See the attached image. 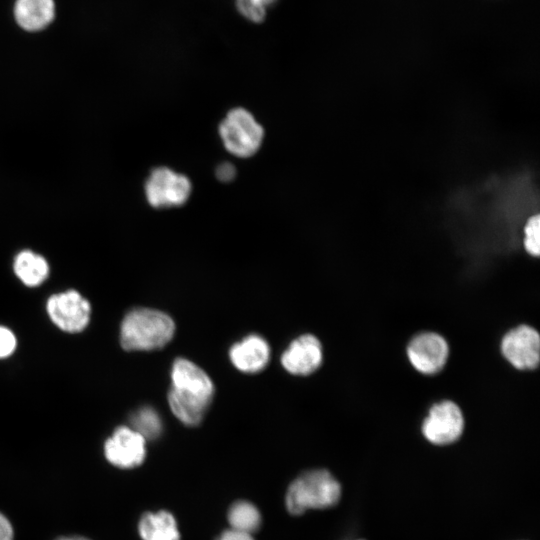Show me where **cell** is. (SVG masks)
<instances>
[{"instance_id": "5bb4252c", "label": "cell", "mask_w": 540, "mask_h": 540, "mask_svg": "<svg viewBox=\"0 0 540 540\" xmlns=\"http://www.w3.org/2000/svg\"><path fill=\"white\" fill-rule=\"evenodd\" d=\"M138 532L142 540H180L176 519L166 510L143 514Z\"/></svg>"}, {"instance_id": "e0dca14e", "label": "cell", "mask_w": 540, "mask_h": 540, "mask_svg": "<svg viewBox=\"0 0 540 540\" xmlns=\"http://www.w3.org/2000/svg\"><path fill=\"white\" fill-rule=\"evenodd\" d=\"M130 422L132 429L139 433L145 440L158 438L163 430L162 421L158 413L150 407H142L135 411Z\"/></svg>"}, {"instance_id": "30bf717a", "label": "cell", "mask_w": 540, "mask_h": 540, "mask_svg": "<svg viewBox=\"0 0 540 540\" xmlns=\"http://www.w3.org/2000/svg\"><path fill=\"white\" fill-rule=\"evenodd\" d=\"M146 440L126 426L116 428L104 444L106 459L114 466L129 469L142 464L146 456Z\"/></svg>"}, {"instance_id": "603a6c76", "label": "cell", "mask_w": 540, "mask_h": 540, "mask_svg": "<svg viewBox=\"0 0 540 540\" xmlns=\"http://www.w3.org/2000/svg\"><path fill=\"white\" fill-rule=\"evenodd\" d=\"M13 529L8 519L0 513V540H12Z\"/></svg>"}, {"instance_id": "d6986e66", "label": "cell", "mask_w": 540, "mask_h": 540, "mask_svg": "<svg viewBox=\"0 0 540 540\" xmlns=\"http://www.w3.org/2000/svg\"><path fill=\"white\" fill-rule=\"evenodd\" d=\"M539 231V218L535 216L528 221L525 227L524 240L525 249L532 256H538L540 252Z\"/></svg>"}, {"instance_id": "277c9868", "label": "cell", "mask_w": 540, "mask_h": 540, "mask_svg": "<svg viewBox=\"0 0 540 540\" xmlns=\"http://www.w3.org/2000/svg\"><path fill=\"white\" fill-rule=\"evenodd\" d=\"M219 135L228 152L247 158L259 150L264 130L249 111L238 107L231 109L220 122Z\"/></svg>"}, {"instance_id": "9a60e30c", "label": "cell", "mask_w": 540, "mask_h": 540, "mask_svg": "<svg viewBox=\"0 0 540 540\" xmlns=\"http://www.w3.org/2000/svg\"><path fill=\"white\" fill-rule=\"evenodd\" d=\"M13 269L23 284L35 287L43 283L49 274V265L44 257L24 250L14 259Z\"/></svg>"}, {"instance_id": "ac0fdd59", "label": "cell", "mask_w": 540, "mask_h": 540, "mask_svg": "<svg viewBox=\"0 0 540 540\" xmlns=\"http://www.w3.org/2000/svg\"><path fill=\"white\" fill-rule=\"evenodd\" d=\"M278 0H234L236 10L246 20L252 23H261L266 17L269 9Z\"/></svg>"}, {"instance_id": "9c48e42d", "label": "cell", "mask_w": 540, "mask_h": 540, "mask_svg": "<svg viewBox=\"0 0 540 540\" xmlns=\"http://www.w3.org/2000/svg\"><path fill=\"white\" fill-rule=\"evenodd\" d=\"M46 311L59 329L77 333L88 325L91 305L78 291L67 290L50 296L46 303Z\"/></svg>"}, {"instance_id": "52a82bcc", "label": "cell", "mask_w": 540, "mask_h": 540, "mask_svg": "<svg viewBox=\"0 0 540 540\" xmlns=\"http://www.w3.org/2000/svg\"><path fill=\"white\" fill-rule=\"evenodd\" d=\"M500 354L513 369L532 371L540 363V335L529 324H518L510 328L500 341Z\"/></svg>"}, {"instance_id": "ba28073f", "label": "cell", "mask_w": 540, "mask_h": 540, "mask_svg": "<svg viewBox=\"0 0 540 540\" xmlns=\"http://www.w3.org/2000/svg\"><path fill=\"white\" fill-rule=\"evenodd\" d=\"M191 190V182L187 176L167 167L153 169L145 183L147 201L157 209L184 205Z\"/></svg>"}, {"instance_id": "8992f818", "label": "cell", "mask_w": 540, "mask_h": 540, "mask_svg": "<svg viewBox=\"0 0 540 540\" xmlns=\"http://www.w3.org/2000/svg\"><path fill=\"white\" fill-rule=\"evenodd\" d=\"M405 355L410 366L424 376L441 372L446 366L450 347L440 333L425 330L416 333L408 341Z\"/></svg>"}, {"instance_id": "cb8c5ba5", "label": "cell", "mask_w": 540, "mask_h": 540, "mask_svg": "<svg viewBox=\"0 0 540 540\" xmlns=\"http://www.w3.org/2000/svg\"><path fill=\"white\" fill-rule=\"evenodd\" d=\"M57 540H89V539L80 537V536H73V537H60Z\"/></svg>"}, {"instance_id": "8fae6325", "label": "cell", "mask_w": 540, "mask_h": 540, "mask_svg": "<svg viewBox=\"0 0 540 540\" xmlns=\"http://www.w3.org/2000/svg\"><path fill=\"white\" fill-rule=\"evenodd\" d=\"M323 350L319 339L312 334L296 338L281 356L282 366L291 374L307 376L322 364Z\"/></svg>"}, {"instance_id": "4fadbf2b", "label": "cell", "mask_w": 540, "mask_h": 540, "mask_svg": "<svg viewBox=\"0 0 540 540\" xmlns=\"http://www.w3.org/2000/svg\"><path fill=\"white\" fill-rule=\"evenodd\" d=\"M229 356L238 370L255 373L261 371L267 365L270 348L262 337L253 334L235 343L230 348Z\"/></svg>"}, {"instance_id": "44dd1931", "label": "cell", "mask_w": 540, "mask_h": 540, "mask_svg": "<svg viewBox=\"0 0 540 540\" xmlns=\"http://www.w3.org/2000/svg\"><path fill=\"white\" fill-rule=\"evenodd\" d=\"M216 177L221 182H230L236 176V168L232 163L223 162L215 170Z\"/></svg>"}, {"instance_id": "ffe728a7", "label": "cell", "mask_w": 540, "mask_h": 540, "mask_svg": "<svg viewBox=\"0 0 540 540\" xmlns=\"http://www.w3.org/2000/svg\"><path fill=\"white\" fill-rule=\"evenodd\" d=\"M16 348V338L11 330L0 326V358L10 356Z\"/></svg>"}, {"instance_id": "6da1fadb", "label": "cell", "mask_w": 540, "mask_h": 540, "mask_svg": "<svg viewBox=\"0 0 540 540\" xmlns=\"http://www.w3.org/2000/svg\"><path fill=\"white\" fill-rule=\"evenodd\" d=\"M171 379L168 403L172 412L183 424L198 425L213 397L211 379L200 367L184 358L174 361Z\"/></svg>"}, {"instance_id": "d4e9b609", "label": "cell", "mask_w": 540, "mask_h": 540, "mask_svg": "<svg viewBox=\"0 0 540 540\" xmlns=\"http://www.w3.org/2000/svg\"><path fill=\"white\" fill-rule=\"evenodd\" d=\"M354 540H364V539H354Z\"/></svg>"}, {"instance_id": "7a4b0ae2", "label": "cell", "mask_w": 540, "mask_h": 540, "mask_svg": "<svg viewBox=\"0 0 540 540\" xmlns=\"http://www.w3.org/2000/svg\"><path fill=\"white\" fill-rule=\"evenodd\" d=\"M175 324L166 313L136 308L129 311L120 326V344L127 351H150L164 347L173 337Z\"/></svg>"}, {"instance_id": "3957f363", "label": "cell", "mask_w": 540, "mask_h": 540, "mask_svg": "<svg viewBox=\"0 0 540 540\" xmlns=\"http://www.w3.org/2000/svg\"><path fill=\"white\" fill-rule=\"evenodd\" d=\"M342 488L335 476L326 469H311L301 473L288 486L285 506L292 515L307 510L332 508L341 499Z\"/></svg>"}, {"instance_id": "7c38bea8", "label": "cell", "mask_w": 540, "mask_h": 540, "mask_svg": "<svg viewBox=\"0 0 540 540\" xmlns=\"http://www.w3.org/2000/svg\"><path fill=\"white\" fill-rule=\"evenodd\" d=\"M54 0H14L12 16L24 32L39 33L47 29L55 19Z\"/></svg>"}, {"instance_id": "7402d4cb", "label": "cell", "mask_w": 540, "mask_h": 540, "mask_svg": "<svg viewBox=\"0 0 540 540\" xmlns=\"http://www.w3.org/2000/svg\"><path fill=\"white\" fill-rule=\"evenodd\" d=\"M217 540H254V538L250 533L230 528L223 531Z\"/></svg>"}, {"instance_id": "2e32d148", "label": "cell", "mask_w": 540, "mask_h": 540, "mask_svg": "<svg viewBox=\"0 0 540 540\" xmlns=\"http://www.w3.org/2000/svg\"><path fill=\"white\" fill-rule=\"evenodd\" d=\"M227 519L232 529L250 534L260 528L262 521L258 508L246 500L234 502L228 510Z\"/></svg>"}, {"instance_id": "5b68a950", "label": "cell", "mask_w": 540, "mask_h": 540, "mask_svg": "<svg viewBox=\"0 0 540 540\" xmlns=\"http://www.w3.org/2000/svg\"><path fill=\"white\" fill-rule=\"evenodd\" d=\"M420 430L423 438L435 446L457 442L465 430V417L459 404L451 399L433 403L423 417Z\"/></svg>"}]
</instances>
